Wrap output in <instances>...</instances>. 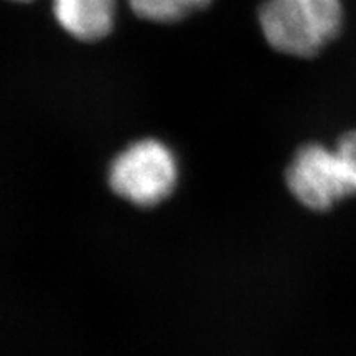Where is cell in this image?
<instances>
[{"mask_svg":"<svg viewBox=\"0 0 356 356\" xmlns=\"http://www.w3.org/2000/svg\"><path fill=\"white\" fill-rule=\"evenodd\" d=\"M287 186L300 204L312 211H328L356 197V131L338 137L337 144H307L287 168Z\"/></svg>","mask_w":356,"mask_h":356,"instance_id":"obj_1","label":"cell"},{"mask_svg":"<svg viewBox=\"0 0 356 356\" xmlns=\"http://www.w3.org/2000/svg\"><path fill=\"white\" fill-rule=\"evenodd\" d=\"M341 22L340 0H266L259 8L266 42L299 58L318 55L340 32Z\"/></svg>","mask_w":356,"mask_h":356,"instance_id":"obj_2","label":"cell"},{"mask_svg":"<svg viewBox=\"0 0 356 356\" xmlns=\"http://www.w3.org/2000/svg\"><path fill=\"white\" fill-rule=\"evenodd\" d=\"M175 155L155 139L134 142L114 159L109 185L119 197L139 207H152L172 193L177 184Z\"/></svg>","mask_w":356,"mask_h":356,"instance_id":"obj_3","label":"cell"},{"mask_svg":"<svg viewBox=\"0 0 356 356\" xmlns=\"http://www.w3.org/2000/svg\"><path fill=\"white\" fill-rule=\"evenodd\" d=\"M51 7L61 29L81 42H97L114 29L115 0H53Z\"/></svg>","mask_w":356,"mask_h":356,"instance_id":"obj_4","label":"cell"},{"mask_svg":"<svg viewBox=\"0 0 356 356\" xmlns=\"http://www.w3.org/2000/svg\"><path fill=\"white\" fill-rule=\"evenodd\" d=\"M127 2L132 12L140 19L157 22V24H170L208 7L211 0H127Z\"/></svg>","mask_w":356,"mask_h":356,"instance_id":"obj_5","label":"cell"},{"mask_svg":"<svg viewBox=\"0 0 356 356\" xmlns=\"http://www.w3.org/2000/svg\"><path fill=\"white\" fill-rule=\"evenodd\" d=\"M17 2H30V0H17Z\"/></svg>","mask_w":356,"mask_h":356,"instance_id":"obj_6","label":"cell"}]
</instances>
